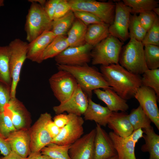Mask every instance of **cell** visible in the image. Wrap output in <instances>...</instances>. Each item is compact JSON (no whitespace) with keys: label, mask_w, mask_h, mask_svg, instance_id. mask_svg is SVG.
Instances as JSON below:
<instances>
[{"label":"cell","mask_w":159,"mask_h":159,"mask_svg":"<svg viewBox=\"0 0 159 159\" xmlns=\"http://www.w3.org/2000/svg\"><path fill=\"white\" fill-rule=\"evenodd\" d=\"M100 69L110 87L126 100L134 97L142 85L139 75L128 71L119 63L101 65Z\"/></svg>","instance_id":"cell-1"},{"label":"cell","mask_w":159,"mask_h":159,"mask_svg":"<svg viewBox=\"0 0 159 159\" xmlns=\"http://www.w3.org/2000/svg\"><path fill=\"white\" fill-rule=\"evenodd\" d=\"M56 65L59 70L67 71L73 76L89 98H91L92 92L95 89L110 87L103 74L94 67L88 64L80 66Z\"/></svg>","instance_id":"cell-2"},{"label":"cell","mask_w":159,"mask_h":159,"mask_svg":"<svg viewBox=\"0 0 159 159\" xmlns=\"http://www.w3.org/2000/svg\"><path fill=\"white\" fill-rule=\"evenodd\" d=\"M144 47L141 42L131 37L122 47L119 63L128 71L135 74H143L148 69L145 61Z\"/></svg>","instance_id":"cell-3"},{"label":"cell","mask_w":159,"mask_h":159,"mask_svg":"<svg viewBox=\"0 0 159 159\" xmlns=\"http://www.w3.org/2000/svg\"><path fill=\"white\" fill-rule=\"evenodd\" d=\"M123 44L117 38L110 34L93 47L90 53L92 64L107 66L118 63Z\"/></svg>","instance_id":"cell-4"},{"label":"cell","mask_w":159,"mask_h":159,"mask_svg":"<svg viewBox=\"0 0 159 159\" xmlns=\"http://www.w3.org/2000/svg\"><path fill=\"white\" fill-rule=\"evenodd\" d=\"M31 3L24 27L26 39L29 43L45 31H51L52 22L42 6Z\"/></svg>","instance_id":"cell-5"},{"label":"cell","mask_w":159,"mask_h":159,"mask_svg":"<svg viewBox=\"0 0 159 159\" xmlns=\"http://www.w3.org/2000/svg\"><path fill=\"white\" fill-rule=\"evenodd\" d=\"M28 44L18 38L15 39L8 45L10 49L9 65L12 80L11 98L16 97V90L20 79L21 71L27 59Z\"/></svg>","instance_id":"cell-6"},{"label":"cell","mask_w":159,"mask_h":159,"mask_svg":"<svg viewBox=\"0 0 159 159\" xmlns=\"http://www.w3.org/2000/svg\"><path fill=\"white\" fill-rule=\"evenodd\" d=\"M71 10L90 12L100 19L104 23L111 25L115 14V3L110 1L103 2L95 0H67Z\"/></svg>","instance_id":"cell-7"},{"label":"cell","mask_w":159,"mask_h":159,"mask_svg":"<svg viewBox=\"0 0 159 159\" xmlns=\"http://www.w3.org/2000/svg\"><path fill=\"white\" fill-rule=\"evenodd\" d=\"M49 82L54 96L60 103L70 98L78 86L73 76L63 70H59L52 75L49 79Z\"/></svg>","instance_id":"cell-8"},{"label":"cell","mask_w":159,"mask_h":159,"mask_svg":"<svg viewBox=\"0 0 159 159\" xmlns=\"http://www.w3.org/2000/svg\"><path fill=\"white\" fill-rule=\"evenodd\" d=\"M51 119L52 117L50 113L46 112L41 114L29 129L31 152H40L43 148L52 143L53 139L46 127L47 123Z\"/></svg>","instance_id":"cell-9"},{"label":"cell","mask_w":159,"mask_h":159,"mask_svg":"<svg viewBox=\"0 0 159 159\" xmlns=\"http://www.w3.org/2000/svg\"><path fill=\"white\" fill-rule=\"evenodd\" d=\"M113 22L109 28V34L123 42L129 38L128 27L130 8L122 1H117Z\"/></svg>","instance_id":"cell-10"},{"label":"cell","mask_w":159,"mask_h":159,"mask_svg":"<svg viewBox=\"0 0 159 159\" xmlns=\"http://www.w3.org/2000/svg\"><path fill=\"white\" fill-rule=\"evenodd\" d=\"M93 47L86 43L81 46L69 47L55 57L56 64L80 66L91 61V52Z\"/></svg>","instance_id":"cell-11"},{"label":"cell","mask_w":159,"mask_h":159,"mask_svg":"<svg viewBox=\"0 0 159 159\" xmlns=\"http://www.w3.org/2000/svg\"><path fill=\"white\" fill-rule=\"evenodd\" d=\"M145 113L159 130V100L155 91L150 88L141 85L134 96Z\"/></svg>","instance_id":"cell-12"},{"label":"cell","mask_w":159,"mask_h":159,"mask_svg":"<svg viewBox=\"0 0 159 159\" xmlns=\"http://www.w3.org/2000/svg\"><path fill=\"white\" fill-rule=\"evenodd\" d=\"M16 130H28L32 122L31 116L23 103L16 97L11 98L4 107Z\"/></svg>","instance_id":"cell-13"},{"label":"cell","mask_w":159,"mask_h":159,"mask_svg":"<svg viewBox=\"0 0 159 159\" xmlns=\"http://www.w3.org/2000/svg\"><path fill=\"white\" fill-rule=\"evenodd\" d=\"M84 122L81 116L71 114L69 122L61 129L59 134L52 139V143L61 145H71L83 134Z\"/></svg>","instance_id":"cell-14"},{"label":"cell","mask_w":159,"mask_h":159,"mask_svg":"<svg viewBox=\"0 0 159 159\" xmlns=\"http://www.w3.org/2000/svg\"><path fill=\"white\" fill-rule=\"evenodd\" d=\"M88 97L78 85L73 95L65 102L53 107L56 115L67 112L81 116L86 111L88 105Z\"/></svg>","instance_id":"cell-15"},{"label":"cell","mask_w":159,"mask_h":159,"mask_svg":"<svg viewBox=\"0 0 159 159\" xmlns=\"http://www.w3.org/2000/svg\"><path fill=\"white\" fill-rule=\"evenodd\" d=\"M95 133V129H93L70 145L71 159H94Z\"/></svg>","instance_id":"cell-16"},{"label":"cell","mask_w":159,"mask_h":159,"mask_svg":"<svg viewBox=\"0 0 159 159\" xmlns=\"http://www.w3.org/2000/svg\"><path fill=\"white\" fill-rule=\"evenodd\" d=\"M95 129L94 159H109L117 155L109 134L97 124Z\"/></svg>","instance_id":"cell-17"},{"label":"cell","mask_w":159,"mask_h":159,"mask_svg":"<svg viewBox=\"0 0 159 159\" xmlns=\"http://www.w3.org/2000/svg\"><path fill=\"white\" fill-rule=\"evenodd\" d=\"M56 37L51 31H46L28 44L27 59L40 63L43 61L42 56L46 48Z\"/></svg>","instance_id":"cell-18"},{"label":"cell","mask_w":159,"mask_h":159,"mask_svg":"<svg viewBox=\"0 0 159 159\" xmlns=\"http://www.w3.org/2000/svg\"><path fill=\"white\" fill-rule=\"evenodd\" d=\"M28 130H16L5 139L11 151L24 158H27L31 152Z\"/></svg>","instance_id":"cell-19"},{"label":"cell","mask_w":159,"mask_h":159,"mask_svg":"<svg viewBox=\"0 0 159 159\" xmlns=\"http://www.w3.org/2000/svg\"><path fill=\"white\" fill-rule=\"evenodd\" d=\"M97 98L106 105L112 112H125L129 109L126 100L115 92L111 87L103 89H97L93 91Z\"/></svg>","instance_id":"cell-20"},{"label":"cell","mask_w":159,"mask_h":159,"mask_svg":"<svg viewBox=\"0 0 159 159\" xmlns=\"http://www.w3.org/2000/svg\"><path fill=\"white\" fill-rule=\"evenodd\" d=\"M128 115L125 112H112L108 121V127L121 137H128L133 131Z\"/></svg>","instance_id":"cell-21"},{"label":"cell","mask_w":159,"mask_h":159,"mask_svg":"<svg viewBox=\"0 0 159 159\" xmlns=\"http://www.w3.org/2000/svg\"><path fill=\"white\" fill-rule=\"evenodd\" d=\"M112 112L107 107L97 104L88 98V105L83 114L85 120L94 121L96 124L105 127Z\"/></svg>","instance_id":"cell-22"},{"label":"cell","mask_w":159,"mask_h":159,"mask_svg":"<svg viewBox=\"0 0 159 159\" xmlns=\"http://www.w3.org/2000/svg\"><path fill=\"white\" fill-rule=\"evenodd\" d=\"M108 134L117 151L118 159H140L135 156V144L131 140L127 137H121L112 131Z\"/></svg>","instance_id":"cell-23"},{"label":"cell","mask_w":159,"mask_h":159,"mask_svg":"<svg viewBox=\"0 0 159 159\" xmlns=\"http://www.w3.org/2000/svg\"><path fill=\"white\" fill-rule=\"evenodd\" d=\"M87 26L76 18L68 32L67 40L69 47L82 46L86 43L85 38Z\"/></svg>","instance_id":"cell-24"},{"label":"cell","mask_w":159,"mask_h":159,"mask_svg":"<svg viewBox=\"0 0 159 159\" xmlns=\"http://www.w3.org/2000/svg\"><path fill=\"white\" fill-rule=\"evenodd\" d=\"M109 26L104 23L89 25L85 35L86 43L94 47L110 35Z\"/></svg>","instance_id":"cell-25"},{"label":"cell","mask_w":159,"mask_h":159,"mask_svg":"<svg viewBox=\"0 0 159 159\" xmlns=\"http://www.w3.org/2000/svg\"><path fill=\"white\" fill-rule=\"evenodd\" d=\"M144 131L145 134L143 138L145 143L141 147V151L149 153V159H159V135L155 133L152 126Z\"/></svg>","instance_id":"cell-26"},{"label":"cell","mask_w":159,"mask_h":159,"mask_svg":"<svg viewBox=\"0 0 159 159\" xmlns=\"http://www.w3.org/2000/svg\"><path fill=\"white\" fill-rule=\"evenodd\" d=\"M69 47L66 36H56L46 48L42 56V59L44 61L55 57Z\"/></svg>","instance_id":"cell-27"},{"label":"cell","mask_w":159,"mask_h":159,"mask_svg":"<svg viewBox=\"0 0 159 159\" xmlns=\"http://www.w3.org/2000/svg\"><path fill=\"white\" fill-rule=\"evenodd\" d=\"M10 49L9 45L0 46V82L11 86L9 60Z\"/></svg>","instance_id":"cell-28"},{"label":"cell","mask_w":159,"mask_h":159,"mask_svg":"<svg viewBox=\"0 0 159 159\" xmlns=\"http://www.w3.org/2000/svg\"><path fill=\"white\" fill-rule=\"evenodd\" d=\"M128 116L133 130L139 128L145 130L152 127L150 120L140 105L132 109Z\"/></svg>","instance_id":"cell-29"},{"label":"cell","mask_w":159,"mask_h":159,"mask_svg":"<svg viewBox=\"0 0 159 159\" xmlns=\"http://www.w3.org/2000/svg\"><path fill=\"white\" fill-rule=\"evenodd\" d=\"M75 17L73 11H69L62 17L52 21L51 31L57 36L65 35L72 26Z\"/></svg>","instance_id":"cell-30"},{"label":"cell","mask_w":159,"mask_h":159,"mask_svg":"<svg viewBox=\"0 0 159 159\" xmlns=\"http://www.w3.org/2000/svg\"><path fill=\"white\" fill-rule=\"evenodd\" d=\"M70 145H61L52 143L43 148L40 152L51 159H71L69 154Z\"/></svg>","instance_id":"cell-31"},{"label":"cell","mask_w":159,"mask_h":159,"mask_svg":"<svg viewBox=\"0 0 159 159\" xmlns=\"http://www.w3.org/2000/svg\"><path fill=\"white\" fill-rule=\"evenodd\" d=\"M123 2L131 9L133 14L151 11L158 6L159 1L155 0H123Z\"/></svg>","instance_id":"cell-32"},{"label":"cell","mask_w":159,"mask_h":159,"mask_svg":"<svg viewBox=\"0 0 159 159\" xmlns=\"http://www.w3.org/2000/svg\"><path fill=\"white\" fill-rule=\"evenodd\" d=\"M145 62L148 69H153L159 67V46L146 44L144 46Z\"/></svg>","instance_id":"cell-33"},{"label":"cell","mask_w":159,"mask_h":159,"mask_svg":"<svg viewBox=\"0 0 159 159\" xmlns=\"http://www.w3.org/2000/svg\"><path fill=\"white\" fill-rule=\"evenodd\" d=\"M142 85L153 90L159 98V69H148L142 74Z\"/></svg>","instance_id":"cell-34"},{"label":"cell","mask_w":159,"mask_h":159,"mask_svg":"<svg viewBox=\"0 0 159 159\" xmlns=\"http://www.w3.org/2000/svg\"><path fill=\"white\" fill-rule=\"evenodd\" d=\"M128 30L129 38L132 37L141 42L147 32L141 25L136 14L130 15Z\"/></svg>","instance_id":"cell-35"},{"label":"cell","mask_w":159,"mask_h":159,"mask_svg":"<svg viewBox=\"0 0 159 159\" xmlns=\"http://www.w3.org/2000/svg\"><path fill=\"white\" fill-rule=\"evenodd\" d=\"M142 43L159 46V18L158 16L152 26L147 31Z\"/></svg>","instance_id":"cell-36"},{"label":"cell","mask_w":159,"mask_h":159,"mask_svg":"<svg viewBox=\"0 0 159 159\" xmlns=\"http://www.w3.org/2000/svg\"><path fill=\"white\" fill-rule=\"evenodd\" d=\"M16 130L11 120L5 111L0 112V134L5 139Z\"/></svg>","instance_id":"cell-37"},{"label":"cell","mask_w":159,"mask_h":159,"mask_svg":"<svg viewBox=\"0 0 159 159\" xmlns=\"http://www.w3.org/2000/svg\"><path fill=\"white\" fill-rule=\"evenodd\" d=\"M73 12L75 18L80 20L87 26L92 24L104 23L99 18L90 12L82 11H75Z\"/></svg>","instance_id":"cell-38"},{"label":"cell","mask_w":159,"mask_h":159,"mask_svg":"<svg viewBox=\"0 0 159 159\" xmlns=\"http://www.w3.org/2000/svg\"><path fill=\"white\" fill-rule=\"evenodd\" d=\"M157 16L151 11L140 13L138 17L142 26L147 31L153 25Z\"/></svg>","instance_id":"cell-39"},{"label":"cell","mask_w":159,"mask_h":159,"mask_svg":"<svg viewBox=\"0 0 159 159\" xmlns=\"http://www.w3.org/2000/svg\"><path fill=\"white\" fill-rule=\"evenodd\" d=\"M11 86L0 82V112L4 111V107L11 99Z\"/></svg>","instance_id":"cell-40"},{"label":"cell","mask_w":159,"mask_h":159,"mask_svg":"<svg viewBox=\"0 0 159 159\" xmlns=\"http://www.w3.org/2000/svg\"><path fill=\"white\" fill-rule=\"evenodd\" d=\"M71 10V6L67 0H60L56 6L53 21L62 17Z\"/></svg>","instance_id":"cell-41"},{"label":"cell","mask_w":159,"mask_h":159,"mask_svg":"<svg viewBox=\"0 0 159 159\" xmlns=\"http://www.w3.org/2000/svg\"><path fill=\"white\" fill-rule=\"evenodd\" d=\"M71 117V114H59L54 117L53 121L58 127L61 129L69 122Z\"/></svg>","instance_id":"cell-42"},{"label":"cell","mask_w":159,"mask_h":159,"mask_svg":"<svg viewBox=\"0 0 159 159\" xmlns=\"http://www.w3.org/2000/svg\"><path fill=\"white\" fill-rule=\"evenodd\" d=\"M60 0H49L47 1L44 9L51 20L53 17L57 5Z\"/></svg>","instance_id":"cell-43"},{"label":"cell","mask_w":159,"mask_h":159,"mask_svg":"<svg viewBox=\"0 0 159 159\" xmlns=\"http://www.w3.org/2000/svg\"><path fill=\"white\" fill-rule=\"evenodd\" d=\"M46 127L50 135L53 139L59 134L61 129L54 123L52 119L49 120L46 125Z\"/></svg>","instance_id":"cell-44"},{"label":"cell","mask_w":159,"mask_h":159,"mask_svg":"<svg viewBox=\"0 0 159 159\" xmlns=\"http://www.w3.org/2000/svg\"><path fill=\"white\" fill-rule=\"evenodd\" d=\"M5 138L0 134V151L4 156L9 154L11 151V149Z\"/></svg>","instance_id":"cell-45"},{"label":"cell","mask_w":159,"mask_h":159,"mask_svg":"<svg viewBox=\"0 0 159 159\" xmlns=\"http://www.w3.org/2000/svg\"><path fill=\"white\" fill-rule=\"evenodd\" d=\"M144 133V131L142 129L139 128L134 130L131 134L127 137L136 144L140 138H143Z\"/></svg>","instance_id":"cell-46"},{"label":"cell","mask_w":159,"mask_h":159,"mask_svg":"<svg viewBox=\"0 0 159 159\" xmlns=\"http://www.w3.org/2000/svg\"><path fill=\"white\" fill-rule=\"evenodd\" d=\"M26 159H51L48 156L40 152H31Z\"/></svg>","instance_id":"cell-47"},{"label":"cell","mask_w":159,"mask_h":159,"mask_svg":"<svg viewBox=\"0 0 159 159\" xmlns=\"http://www.w3.org/2000/svg\"><path fill=\"white\" fill-rule=\"evenodd\" d=\"M26 158L22 157L12 151L8 155L0 157V159H26Z\"/></svg>","instance_id":"cell-48"},{"label":"cell","mask_w":159,"mask_h":159,"mask_svg":"<svg viewBox=\"0 0 159 159\" xmlns=\"http://www.w3.org/2000/svg\"><path fill=\"white\" fill-rule=\"evenodd\" d=\"M28 1L31 2L37 3L42 6L43 8L46 2L45 0H29Z\"/></svg>","instance_id":"cell-49"},{"label":"cell","mask_w":159,"mask_h":159,"mask_svg":"<svg viewBox=\"0 0 159 159\" xmlns=\"http://www.w3.org/2000/svg\"><path fill=\"white\" fill-rule=\"evenodd\" d=\"M152 11L154 12L157 15H159V8L158 7H156L154 8Z\"/></svg>","instance_id":"cell-50"},{"label":"cell","mask_w":159,"mask_h":159,"mask_svg":"<svg viewBox=\"0 0 159 159\" xmlns=\"http://www.w3.org/2000/svg\"><path fill=\"white\" fill-rule=\"evenodd\" d=\"M4 0H0V7L4 5Z\"/></svg>","instance_id":"cell-51"},{"label":"cell","mask_w":159,"mask_h":159,"mask_svg":"<svg viewBox=\"0 0 159 159\" xmlns=\"http://www.w3.org/2000/svg\"><path fill=\"white\" fill-rule=\"evenodd\" d=\"M109 159H118L117 155Z\"/></svg>","instance_id":"cell-52"}]
</instances>
